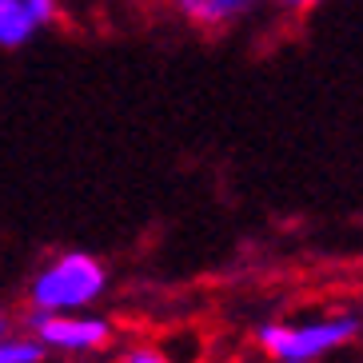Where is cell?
<instances>
[{
    "label": "cell",
    "mask_w": 363,
    "mask_h": 363,
    "mask_svg": "<svg viewBox=\"0 0 363 363\" xmlns=\"http://www.w3.org/2000/svg\"><path fill=\"white\" fill-rule=\"evenodd\" d=\"M284 12H308V9H315V4H323V0H276Z\"/></svg>",
    "instance_id": "obj_8"
},
{
    "label": "cell",
    "mask_w": 363,
    "mask_h": 363,
    "mask_svg": "<svg viewBox=\"0 0 363 363\" xmlns=\"http://www.w3.org/2000/svg\"><path fill=\"white\" fill-rule=\"evenodd\" d=\"M108 296V267L88 252H60L28 284L33 311H84Z\"/></svg>",
    "instance_id": "obj_1"
},
{
    "label": "cell",
    "mask_w": 363,
    "mask_h": 363,
    "mask_svg": "<svg viewBox=\"0 0 363 363\" xmlns=\"http://www.w3.org/2000/svg\"><path fill=\"white\" fill-rule=\"evenodd\" d=\"M33 340L48 355H68V359H88L112 347V320L96 308L84 311H33Z\"/></svg>",
    "instance_id": "obj_3"
},
{
    "label": "cell",
    "mask_w": 363,
    "mask_h": 363,
    "mask_svg": "<svg viewBox=\"0 0 363 363\" xmlns=\"http://www.w3.org/2000/svg\"><path fill=\"white\" fill-rule=\"evenodd\" d=\"M288 363H311V359H288Z\"/></svg>",
    "instance_id": "obj_10"
},
{
    "label": "cell",
    "mask_w": 363,
    "mask_h": 363,
    "mask_svg": "<svg viewBox=\"0 0 363 363\" xmlns=\"http://www.w3.org/2000/svg\"><path fill=\"white\" fill-rule=\"evenodd\" d=\"M116 363H172L164 347H128Z\"/></svg>",
    "instance_id": "obj_7"
},
{
    "label": "cell",
    "mask_w": 363,
    "mask_h": 363,
    "mask_svg": "<svg viewBox=\"0 0 363 363\" xmlns=\"http://www.w3.org/2000/svg\"><path fill=\"white\" fill-rule=\"evenodd\" d=\"M359 335V320L340 311V315H315V320H272L256 331V343L264 347V355L288 363V359H311L320 363L323 355L340 352Z\"/></svg>",
    "instance_id": "obj_2"
},
{
    "label": "cell",
    "mask_w": 363,
    "mask_h": 363,
    "mask_svg": "<svg viewBox=\"0 0 363 363\" xmlns=\"http://www.w3.org/2000/svg\"><path fill=\"white\" fill-rule=\"evenodd\" d=\"M48 352L33 335H4L0 340V363H44Z\"/></svg>",
    "instance_id": "obj_6"
},
{
    "label": "cell",
    "mask_w": 363,
    "mask_h": 363,
    "mask_svg": "<svg viewBox=\"0 0 363 363\" xmlns=\"http://www.w3.org/2000/svg\"><path fill=\"white\" fill-rule=\"evenodd\" d=\"M60 16V0H0V48H24Z\"/></svg>",
    "instance_id": "obj_4"
},
{
    "label": "cell",
    "mask_w": 363,
    "mask_h": 363,
    "mask_svg": "<svg viewBox=\"0 0 363 363\" xmlns=\"http://www.w3.org/2000/svg\"><path fill=\"white\" fill-rule=\"evenodd\" d=\"M4 335H9V323H4V315H0V340H4Z\"/></svg>",
    "instance_id": "obj_9"
},
{
    "label": "cell",
    "mask_w": 363,
    "mask_h": 363,
    "mask_svg": "<svg viewBox=\"0 0 363 363\" xmlns=\"http://www.w3.org/2000/svg\"><path fill=\"white\" fill-rule=\"evenodd\" d=\"M168 4L188 24H196L203 33H220V28H232L244 16H252L264 0H168Z\"/></svg>",
    "instance_id": "obj_5"
}]
</instances>
